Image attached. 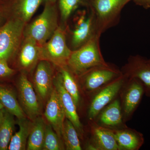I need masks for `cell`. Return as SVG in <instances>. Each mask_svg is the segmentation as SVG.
<instances>
[{"label":"cell","mask_w":150,"mask_h":150,"mask_svg":"<svg viewBox=\"0 0 150 150\" xmlns=\"http://www.w3.org/2000/svg\"><path fill=\"white\" fill-rule=\"evenodd\" d=\"M73 21L72 28L67 26L66 29L68 45L72 51H74L98 34L94 17L90 9L88 12L85 10L78 11Z\"/></svg>","instance_id":"4"},{"label":"cell","mask_w":150,"mask_h":150,"mask_svg":"<svg viewBox=\"0 0 150 150\" xmlns=\"http://www.w3.org/2000/svg\"><path fill=\"white\" fill-rule=\"evenodd\" d=\"M42 3L43 0H3L0 4L8 20H18L26 24Z\"/></svg>","instance_id":"10"},{"label":"cell","mask_w":150,"mask_h":150,"mask_svg":"<svg viewBox=\"0 0 150 150\" xmlns=\"http://www.w3.org/2000/svg\"><path fill=\"white\" fill-rule=\"evenodd\" d=\"M25 23L9 19L0 28V60L8 62L15 56L23 38Z\"/></svg>","instance_id":"6"},{"label":"cell","mask_w":150,"mask_h":150,"mask_svg":"<svg viewBox=\"0 0 150 150\" xmlns=\"http://www.w3.org/2000/svg\"><path fill=\"white\" fill-rule=\"evenodd\" d=\"M91 135L86 149L93 150H118L117 143L110 129L104 128L95 120H89Z\"/></svg>","instance_id":"12"},{"label":"cell","mask_w":150,"mask_h":150,"mask_svg":"<svg viewBox=\"0 0 150 150\" xmlns=\"http://www.w3.org/2000/svg\"><path fill=\"white\" fill-rule=\"evenodd\" d=\"M46 124L41 117H36L32 123L28 139V150L43 149Z\"/></svg>","instance_id":"22"},{"label":"cell","mask_w":150,"mask_h":150,"mask_svg":"<svg viewBox=\"0 0 150 150\" xmlns=\"http://www.w3.org/2000/svg\"><path fill=\"white\" fill-rule=\"evenodd\" d=\"M3 0H0V3Z\"/></svg>","instance_id":"35"},{"label":"cell","mask_w":150,"mask_h":150,"mask_svg":"<svg viewBox=\"0 0 150 150\" xmlns=\"http://www.w3.org/2000/svg\"><path fill=\"white\" fill-rule=\"evenodd\" d=\"M53 82L64 110L66 118L72 123L78 133L80 134V137H82L84 132L83 126L78 114L77 107L73 98L64 87L62 76L59 72L57 76L54 78Z\"/></svg>","instance_id":"13"},{"label":"cell","mask_w":150,"mask_h":150,"mask_svg":"<svg viewBox=\"0 0 150 150\" xmlns=\"http://www.w3.org/2000/svg\"><path fill=\"white\" fill-rule=\"evenodd\" d=\"M4 106L2 105L1 103H0V108H4Z\"/></svg>","instance_id":"33"},{"label":"cell","mask_w":150,"mask_h":150,"mask_svg":"<svg viewBox=\"0 0 150 150\" xmlns=\"http://www.w3.org/2000/svg\"><path fill=\"white\" fill-rule=\"evenodd\" d=\"M19 129L12 137L8 150H25L26 149L28 139L32 123L25 118L18 119Z\"/></svg>","instance_id":"23"},{"label":"cell","mask_w":150,"mask_h":150,"mask_svg":"<svg viewBox=\"0 0 150 150\" xmlns=\"http://www.w3.org/2000/svg\"><path fill=\"white\" fill-rule=\"evenodd\" d=\"M14 115L6 110L4 118L0 126V150H8L15 129Z\"/></svg>","instance_id":"26"},{"label":"cell","mask_w":150,"mask_h":150,"mask_svg":"<svg viewBox=\"0 0 150 150\" xmlns=\"http://www.w3.org/2000/svg\"><path fill=\"white\" fill-rule=\"evenodd\" d=\"M145 94L142 81L135 78H128L119 95V98L125 123L132 118Z\"/></svg>","instance_id":"9"},{"label":"cell","mask_w":150,"mask_h":150,"mask_svg":"<svg viewBox=\"0 0 150 150\" xmlns=\"http://www.w3.org/2000/svg\"><path fill=\"white\" fill-rule=\"evenodd\" d=\"M7 20L6 14L2 6L0 4V28L4 24Z\"/></svg>","instance_id":"29"},{"label":"cell","mask_w":150,"mask_h":150,"mask_svg":"<svg viewBox=\"0 0 150 150\" xmlns=\"http://www.w3.org/2000/svg\"><path fill=\"white\" fill-rule=\"evenodd\" d=\"M19 94L23 109L31 119L40 114V107L32 84L25 73L22 72L18 79Z\"/></svg>","instance_id":"14"},{"label":"cell","mask_w":150,"mask_h":150,"mask_svg":"<svg viewBox=\"0 0 150 150\" xmlns=\"http://www.w3.org/2000/svg\"><path fill=\"white\" fill-rule=\"evenodd\" d=\"M128 78L122 74L94 93L90 96L88 110V120H95L101 110L119 96Z\"/></svg>","instance_id":"7"},{"label":"cell","mask_w":150,"mask_h":150,"mask_svg":"<svg viewBox=\"0 0 150 150\" xmlns=\"http://www.w3.org/2000/svg\"><path fill=\"white\" fill-rule=\"evenodd\" d=\"M62 138L67 150H81L80 141L76 129L68 118H65L63 126Z\"/></svg>","instance_id":"25"},{"label":"cell","mask_w":150,"mask_h":150,"mask_svg":"<svg viewBox=\"0 0 150 150\" xmlns=\"http://www.w3.org/2000/svg\"><path fill=\"white\" fill-rule=\"evenodd\" d=\"M138 5L145 9L150 8V0H132Z\"/></svg>","instance_id":"30"},{"label":"cell","mask_w":150,"mask_h":150,"mask_svg":"<svg viewBox=\"0 0 150 150\" xmlns=\"http://www.w3.org/2000/svg\"><path fill=\"white\" fill-rule=\"evenodd\" d=\"M95 121L100 126L108 129H120L126 126L123 121L119 96L104 107Z\"/></svg>","instance_id":"16"},{"label":"cell","mask_w":150,"mask_h":150,"mask_svg":"<svg viewBox=\"0 0 150 150\" xmlns=\"http://www.w3.org/2000/svg\"><path fill=\"white\" fill-rule=\"evenodd\" d=\"M72 51L67 43L66 28L59 25L51 38L40 46V60H46L59 68L67 65Z\"/></svg>","instance_id":"5"},{"label":"cell","mask_w":150,"mask_h":150,"mask_svg":"<svg viewBox=\"0 0 150 150\" xmlns=\"http://www.w3.org/2000/svg\"><path fill=\"white\" fill-rule=\"evenodd\" d=\"M92 0H88V2H89V3H90V2Z\"/></svg>","instance_id":"34"},{"label":"cell","mask_w":150,"mask_h":150,"mask_svg":"<svg viewBox=\"0 0 150 150\" xmlns=\"http://www.w3.org/2000/svg\"><path fill=\"white\" fill-rule=\"evenodd\" d=\"M118 147V150H139L144 143V135L127 126L110 129Z\"/></svg>","instance_id":"18"},{"label":"cell","mask_w":150,"mask_h":150,"mask_svg":"<svg viewBox=\"0 0 150 150\" xmlns=\"http://www.w3.org/2000/svg\"><path fill=\"white\" fill-rule=\"evenodd\" d=\"M64 144L62 139L54 131L50 125H46L45 138L43 149L44 150H65Z\"/></svg>","instance_id":"27"},{"label":"cell","mask_w":150,"mask_h":150,"mask_svg":"<svg viewBox=\"0 0 150 150\" xmlns=\"http://www.w3.org/2000/svg\"><path fill=\"white\" fill-rule=\"evenodd\" d=\"M132 0H92L88 7L93 14L96 32L101 35L106 30L117 25L121 11Z\"/></svg>","instance_id":"3"},{"label":"cell","mask_w":150,"mask_h":150,"mask_svg":"<svg viewBox=\"0 0 150 150\" xmlns=\"http://www.w3.org/2000/svg\"><path fill=\"white\" fill-rule=\"evenodd\" d=\"M40 46L35 40L23 37L15 56H17L18 67L24 71L31 69L40 60Z\"/></svg>","instance_id":"17"},{"label":"cell","mask_w":150,"mask_h":150,"mask_svg":"<svg viewBox=\"0 0 150 150\" xmlns=\"http://www.w3.org/2000/svg\"><path fill=\"white\" fill-rule=\"evenodd\" d=\"M122 74L121 69L109 64L91 68L77 77L81 82L83 89L91 96L99 89Z\"/></svg>","instance_id":"8"},{"label":"cell","mask_w":150,"mask_h":150,"mask_svg":"<svg viewBox=\"0 0 150 150\" xmlns=\"http://www.w3.org/2000/svg\"><path fill=\"white\" fill-rule=\"evenodd\" d=\"M100 36L95 35L87 43L72 52L67 65L77 77L93 67L109 64L100 50Z\"/></svg>","instance_id":"2"},{"label":"cell","mask_w":150,"mask_h":150,"mask_svg":"<svg viewBox=\"0 0 150 150\" xmlns=\"http://www.w3.org/2000/svg\"><path fill=\"white\" fill-rule=\"evenodd\" d=\"M53 64L45 60H40L36 64L34 81L38 92L42 98H45L51 91L53 81Z\"/></svg>","instance_id":"19"},{"label":"cell","mask_w":150,"mask_h":150,"mask_svg":"<svg viewBox=\"0 0 150 150\" xmlns=\"http://www.w3.org/2000/svg\"><path fill=\"white\" fill-rule=\"evenodd\" d=\"M44 115L54 131L63 139L62 132L66 114L59 94L55 88L51 91Z\"/></svg>","instance_id":"15"},{"label":"cell","mask_w":150,"mask_h":150,"mask_svg":"<svg viewBox=\"0 0 150 150\" xmlns=\"http://www.w3.org/2000/svg\"><path fill=\"white\" fill-rule=\"evenodd\" d=\"M58 68L62 76L63 86L73 98L78 108L81 100L78 77L71 71L67 65Z\"/></svg>","instance_id":"21"},{"label":"cell","mask_w":150,"mask_h":150,"mask_svg":"<svg viewBox=\"0 0 150 150\" xmlns=\"http://www.w3.org/2000/svg\"><path fill=\"white\" fill-rule=\"evenodd\" d=\"M43 11L25 26L23 37L42 46L53 35L59 26V11L56 3H45Z\"/></svg>","instance_id":"1"},{"label":"cell","mask_w":150,"mask_h":150,"mask_svg":"<svg viewBox=\"0 0 150 150\" xmlns=\"http://www.w3.org/2000/svg\"><path fill=\"white\" fill-rule=\"evenodd\" d=\"M149 62H150V59H149Z\"/></svg>","instance_id":"36"},{"label":"cell","mask_w":150,"mask_h":150,"mask_svg":"<svg viewBox=\"0 0 150 150\" xmlns=\"http://www.w3.org/2000/svg\"><path fill=\"white\" fill-rule=\"evenodd\" d=\"M59 11V25L66 28L70 18L81 6L88 7V0H57L56 2Z\"/></svg>","instance_id":"24"},{"label":"cell","mask_w":150,"mask_h":150,"mask_svg":"<svg viewBox=\"0 0 150 150\" xmlns=\"http://www.w3.org/2000/svg\"><path fill=\"white\" fill-rule=\"evenodd\" d=\"M6 108H0V126L2 123L6 112Z\"/></svg>","instance_id":"31"},{"label":"cell","mask_w":150,"mask_h":150,"mask_svg":"<svg viewBox=\"0 0 150 150\" xmlns=\"http://www.w3.org/2000/svg\"><path fill=\"white\" fill-rule=\"evenodd\" d=\"M57 0H43V3H56Z\"/></svg>","instance_id":"32"},{"label":"cell","mask_w":150,"mask_h":150,"mask_svg":"<svg viewBox=\"0 0 150 150\" xmlns=\"http://www.w3.org/2000/svg\"><path fill=\"white\" fill-rule=\"evenodd\" d=\"M15 72V70L9 67L8 62L5 60H0V79L10 77Z\"/></svg>","instance_id":"28"},{"label":"cell","mask_w":150,"mask_h":150,"mask_svg":"<svg viewBox=\"0 0 150 150\" xmlns=\"http://www.w3.org/2000/svg\"><path fill=\"white\" fill-rule=\"evenodd\" d=\"M0 103L6 110L17 119L25 118V114L12 90L0 84Z\"/></svg>","instance_id":"20"},{"label":"cell","mask_w":150,"mask_h":150,"mask_svg":"<svg viewBox=\"0 0 150 150\" xmlns=\"http://www.w3.org/2000/svg\"><path fill=\"white\" fill-rule=\"evenodd\" d=\"M121 71L126 77L140 80L144 87L145 95L150 97V62L149 59L139 55L130 56Z\"/></svg>","instance_id":"11"}]
</instances>
